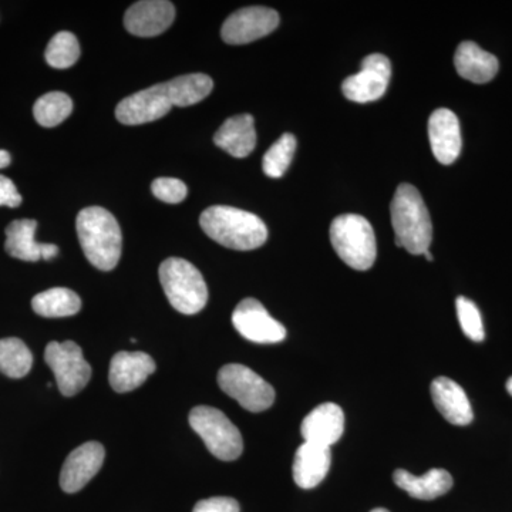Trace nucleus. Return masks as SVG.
I'll list each match as a JSON object with an SVG mask.
<instances>
[{"mask_svg": "<svg viewBox=\"0 0 512 512\" xmlns=\"http://www.w3.org/2000/svg\"><path fill=\"white\" fill-rule=\"evenodd\" d=\"M200 224L208 237L235 251H252L268 239V228L261 218L225 205H215L202 212Z\"/></svg>", "mask_w": 512, "mask_h": 512, "instance_id": "obj_1", "label": "nucleus"}, {"mask_svg": "<svg viewBox=\"0 0 512 512\" xmlns=\"http://www.w3.org/2000/svg\"><path fill=\"white\" fill-rule=\"evenodd\" d=\"M76 229L87 261L100 271H113L123 248V235L113 214L101 207L84 208L77 215Z\"/></svg>", "mask_w": 512, "mask_h": 512, "instance_id": "obj_2", "label": "nucleus"}, {"mask_svg": "<svg viewBox=\"0 0 512 512\" xmlns=\"http://www.w3.org/2000/svg\"><path fill=\"white\" fill-rule=\"evenodd\" d=\"M390 210L397 247L412 255H423L429 251L433 241V222L417 188L410 184L399 185Z\"/></svg>", "mask_w": 512, "mask_h": 512, "instance_id": "obj_3", "label": "nucleus"}, {"mask_svg": "<svg viewBox=\"0 0 512 512\" xmlns=\"http://www.w3.org/2000/svg\"><path fill=\"white\" fill-rule=\"evenodd\" d=\"M330 242L339 258L356 271H367L376 262L377 244L372 225L365 217L345 214L330 225Z\"/></svg>", "mask_w": 512, "mask_h": 512, "instance_id": "obj_4", "label": "nucleus"}, {"mask_svg": "<svg viewBox=\"0 0 512 512\" xmlns=\"http://www.w3.org/2000/svg\"><path fill=\"white\" fill-rule=\"evenodd\" d=\"M160 282L171 306L184 315H195L208 302L204 276L183 258L165 259L160 266Z\"/></svg>", "mask_w": 512, "mask_h": 512, "instance_id": "obj_5", "label": "nucleus"}, {"mask_svg": "<svg viewBox=\"0 0 512 512\" xmlns=\"http://www.w3.org/2000/svg\"><path fill=\"white\" fill-rule=\"evenodd\" d=\"M190 424L218 460L234 461L241 457L244 451L241 431L221 410L210 406L194 407Z\"/></svg>", "mask_w": 512, "mask_h": 512, "instance_id": "obj_6", "label": "nucleus"}, {"mask_svg": "<svg viewBox=\"0 0 512 512\" xmlns=\"http://www.w3.org/2000/svg\"><path fill=\"white\" fill-rule=\"evenodd\" d=\"M218 384L222 392L237 400L248 412H265L275 402L274 387L244 365L232 363L222 367Z\"/></svg>", "mask_w": 512, "mask_h": 512, "instance_id": "obj_7", "label": "nucleus"}, {"mask_svg": "<svg viewBox=\"0 0 512 512\" xmlns=\"http://www.w3.org/2000/svg\"><path fill=\"white\" fill-rule=\"evenodd\" d=\"M45 360L63 396L72 397L82 392L92 377V367L84 359L82 348L72 340L50 342L45 350Z\"/></svg>", "mask_w": 512, "mask_h": 512, "instance_id": "obj_8", "label": "nucleus"}, {"mask_svg": "<svg viewBox=\"0 0 512 512\" xmlns=\"http://www.w3.org/2000/svg\"><path fill=\"white\" fill-rule=\"evenodd\" d=\"M392 77V64L386 56L370 55L362 63L359 73L348 77L342 84L346 99L355 103H372L382 99Z\"/></svg>", "mask_w": 512, "mask_h": 512, "instance_id": "obj_9", "label": "nucleus"}, {"mask_svg": "<svg viewBox=\"0 0 512 512\" xmlns=\"http://www.w3.org/2000/svg\"><path fill=\"white\" fill-rule=\"evenodd\" d=\"M232 323L239 335L259 345H274L286 338V329L282 323L272 318L265 306L254 298L239 302Z\"/></svg>", "mask_w": 512, "mask_h": 512, "instance_id": "obj_10", "label": "nucleus"}, {"mask_svg": "<svg viewBox=\"0 0 512 512\" xmlns=\"http://www.w3.org/2000/svg\"><path fill=\"white\" fill-rule=\"evenodd\" d=\"M279 25V15L274 9L251 6L232 13L222 25V40L228 45H247L271 35Z\"/></svg>", "mask_w": 512, "mask_h": 512, "instance_id": "obj_11", "label": "nucleus"}, {"mask_svg": "<svg viewBox=\"0 0 512 512\" xmlns=\"http://www.w3.org/2000/svg\"><path fill=\"white\" fill-rule=\"evenodd\" d=\"M173 109L165 84H156L120 101L116 109L117 120L126 126H140L167 116Z\"/></svg>", "mask_w": 512, "mask_h": 512, "instance_id": "obj_12", "label": "nucleus"}, {"mask_svg": "<svg viewBox=\"0 0 512 512\" xmlns=\"http://www.w3.org/2000/svg\"><path fill=\"white\" fill-rule=\"evenodd\" d=\"M106 451L97 441H89L77 447L64 461L60 473V487L64 493H77L90 483L103 467Z\"/></svg>", "mask_w": 512, "mask_h": 512, "instance_id": "obj_13", "label": "nucleus"}, {"mask_svg": "<svg viewBox=\"0 0 512 512\" xmlns=\"http://www.w3.org/2000/svg\"><path fill=\"white\" fill-rule=\"evenodd\" d=\"M174 18L173 3L165 0H143L128 8L124 15V26L131 35L154 37L170 28Z\"/></svg>", "mask_w": 512, "mask_h": 512, "instance_id": "obj_14", "label": "nucleus"}, {"mask_svg": "<svg viewBox=\"0 0 512 512\" xmlns=\"http://www.w3.org/2000/svg\"><path fill=\"white\" fill-rule=\"evenodd\" d=\"M345 431V413L338 404L323 403L302 421L301 433L305 443L330 448L338 443Z\"/></svg>", "mask_w": 512, "mask_h": 512, "instance_id": "obj_15", "label": "nucleus"}, {"mask_svg": "<svg viewBox=\"0 0 512 512\" xmlns=\"http://www.w3.org/2000/svg\"><path fill=\"white\" fill-rule=\"evenodd\" d=\"M154 372H156V362L147 353L120 352L111 359L110 386L117 393L133 392Z\"/></svg>", "mask_w": 512, "mask_h": 512, "instance_id": "obj_16", "label": "nucleus"}, {"mask_svg": "<svg viewBox=\"0 0 512 512\" xmlns=\"http://www.w3.org/2000/svg\"><path fill=\"white\" fill-rule=\"evenodd\" d=\"M431 151L439 163L453 164L461 153L460 121L456 114L448 109H439L431 114L429 120Z\"/></svg>", "mask_w": 512, "mask_h": 512, "instance_id": "obj_17", "label": "nucleus"}, {"mask_svg": "<svg viewBox=\"0 0 512 512\" xmlns=\"http://www.w3.org/2000/svg\"><path fill=\"white\" fill-rule=\"evenodd\" d=\"M431 399L441 416L454 426H468L474 419L470 400L463 387L448 377H437L433 380Z\"/></svg>", "mask_w": 512, "mask_h": 512, "instance_id": "obj_18", "label": "nucleus"}, {"mask_svg": "<svg viewBox=\"0 0 512 512\" xmlns=\"http://www.w3.org/2000/svg\"><path fill=\"white\" fill-rule=\"evenodd\" d=\"M332 464L330 448L303 443L293 460V480L303 490L318 487L328 476Z\"/></svg>", "mask_w": 512, "mask_h": 512, "instance_id": "obj_19", "label": "nucleus"}, {"mask_svg": "<svg viewBox=\"0 0 512 512\" xmlns=\"http://www.w3.org/2000/svg\"><path fill=\"white\" fill-rule=\"evenodd\" d=\"M394 484L417 500H436L453 488V477L443 468H433L423 476H414L406 470H396Z\"/></svg>", "mask_w": 512, "mask_h": 512, "instance_id": "obj_20", "label": "nucleus"}, {"mask_svg": "<svg viewBox=\"0 0 512 512\" xmlns=\"http://www.w3.org/2000/svg\"><path fill=\"white\" fill-rule=\"evenodd\" d=\"M214 143L232 157H248L256 146L254 117L239 114L225 120L220 130L215 133Z\"/></svg>", "mask_w": 512, "mask_h": 512, "instance_id": "obj_21", "label": "nucleus"}, {"mask_svg": "<svg viewBox=\"0 0 512 512\" xmlns=\"http://www.w3.org/2000/svg\"><path fill=\"white\" fill-rule=\"evenodd\" d=\"M454 66L458 74L468 82L484 84L491 82L498 73V59L485 52L474 42H463L457 47Z\"/></svg>", "mask_w": 512, "mask_h": 512, "instance_id": "obj_22", "label": "nucleus"}, {"mask_svg": "<svg viewBox=\"0 0 512 512\" xmlns=\"http://www.w3.org/2000/svg\"><path fill=\"white\" fill-rule=\"evenodd\" d=\"M37 222L35 220H16L6 228V252L20 261L37 262L43 259L45 244L36 242Z\"/></svg>", "mask_w": 512, "mask_h": 512, "instance_id": "obj_23", "label": "nucleus"}, {"mask_svg": "<svg viewBox=\"0 0 512 512\" xmlns=\"http://www.w3.org/2000/svg\"><path fill=\"white\" fill-rule=\"evenodd\" d=\"M164 84L173 107L194 106L214 89L211 77L202 73L185 74Z\"/></svg>", "mask_w": 512, "mask_h": 512, "instance_id": "obj_24", "label": "nucleus"}, {"mask_svg": "<svg viewBox=\"0 0 512 512\" xmlns=\"http://www.w3.org/2000/svg\"><path fill=\"white\" fill-rule=\"evenodd\" d=\"M32 308L43 318H66L82 309V299L72 289H47L32 299Z\"/></svg>", "mask_w": 512, "mask_h": 512, "instance_id": "obj_25", "label": "nucleus"}, {"mask_svg": "<svg viewBox=\"0 0 512 512\" xmlns=\"http://www.w3.org/2000/svg\"><path fill=\"white\" fill-rule=\"evenodd\" d=\"M33 366V355L18 338L0 339V373L10 379H22Z\"/></svg>", "mask_w": 512, "mask_h": 512, "instance_id": "obj_26", "label": "nucleus"}, {"mask_svg": "<svg viewBox=\"0 0 512 512\" xmlns=\"http://www.w3.org/2000/svg\"><path fill=\"white\" fill-rule=\"evenodd\" d=\"M73 101L62 92L47 93L33 106V116L42 127L52 128L62 124L72 114Z\"/></svg>", "mask_w": 512, "mask_h": 512, "instance_id": "obj_27", "label": "nucleus"}, {"mask_svg": "<svg viewBox=\"0 0 512 512\" xmlns=\"http://www.w3.org/2000/svg\"><path fill=\"white\" fill-rule=\"evenodd\" d=\"M46 62L55 69H69L80 57L77 37L70 32H59L47 45Z\"/></svg>", "mask_w": 512, "mask_h": 512, "instance_id": "obj_28", "label": "nucleus"}, {"mask_svg": "<svg viewBox=\"0 0 512 512\" xmlns=\"http://www.w3.org/2000/svg\"><path fill=\"white\" fill-rule=\"evenodd\" d=\"M296 151V138L292 134H284L274 146L266 151L262 160V170L271 178H281L288 171Z\"/></svg>", "mask_w": 512, "mask_h": 512, "instance_id": "obj_29", "label": "nucleus"}, {"mask_svg": "<svg viewBox=\"0 0 512 512\" xmlns=\"http://www.w3.org/2000/svg\"><path fill=\"white\" fill-rule=\"evenodd\" d=\"M458 322L464 335L473 342H483L485 338L483 318L476 303L464 296H458L456 301Z\"/></svg>", "mask_w": 512, "mask_h": 512, "instance_id": "obj_30", "label": "nucleus"}, {"mask_svg": "<svg viewBox=\"0 0 512 512\" xmlns=\"http://www.w3.org/2000/svg\"><path fill=\"white\" fill-rule=\"evenodd\" d=\"M151 191H153L154 197L168 204H178L183 202L187 197L188 190L187 185L177 178L163 177L154 180L151 184Z\"/></svg>", "mask_w": 512, "mask_h": 512, "instance_id": "obj_31", "label": "nucleus"}, {"mask_svg": "<svg viewBox=\"0 0 512 512\" xmlns=\"http://www.w3.org/2000/svg\"><path fill=\"white\" fill-rule=\"evenodd\" d=\"M237 500L231 497H212L195 504L192 512H239Z\"/></svg>", "mask_w": 512, "mask_h": 512, "instance_id": "obj_32", "label": "nucleus"}, {"mask_svg": "<svg viewBox=\"0 0 512 512\" xmlns=\"http://www.w3.org/2000/svg\"><path fill=\"white\" fill-rule=\"evenodd\" d=\"M22 204V195L10 178L0 175V207L18 208Z\"/></svg>", "mask_w": 512, "mask_h": 512, "instance_id": "obj_33", "label": "nucleus"}, {"mask_svg": "<svg viewBox=\"0 0 512 512\" xmlns=\"http://www.w3.org/2000/svg\"><path fill=\"white\" fill-rule=\"evenodd\" d=\"M57 254H59V248L56 245L45 244V247H43V259H46V261L55 258Z\"/></svg>", "mask_w": 512, "mask_h": 512, "instance_id": "obj_34", "label": "nucleus"}, {"mask_svg": "<svg viewBox=\"0 0 512 512\" xmlns=\"http://www.w3.org/2000/svg\"><path fill=\"white\" fill-rule=\"evenodd\" d=\"M10 161H12V158H10L8 151L0 150V168L8 167Z\"/></svg>", "mask_w": 512, "mask_h": 512, "instance_id": "obj_35", "label": "nucleus"}, {"mask_svg": "<svg viewBox=\"0 0 512 512\" xmlns=\"http://www.w3.org/2000/svg\"><path fill=\"white\" fill-rule=\"evenodd\" d=\"M507 392L511 394L512 396V377H510V379H508V382H507Z\"/></svg>", "mask_w": 512, "mask_h": 512, "instance_id": "obj_36", "label": "nucleus"}, {"mask_svg": "<svg viewBox=\"0 0 512 512\" xmlns=\"http://www.w3.org/2000/svg\"><path fill=\"white\" fill-rule=\"evenodd\" d=\"M423 255H424V256H426L427 261H430V262H431V261H433V259H434V258H433V255H431V254H430V251H426V252H424V254H423Z\"/></svg>", "mask_w": 512, "mask_h": 512, "instance_id": "obj_37", "label": "nucleus"}, {"mask_svg": "<svg viewBox=\"0 0 512 512\" xmlns=\"http://www.w3.org/2000/svg\"><path fill=\"white\" fill-rule=\"evenodd\" d=\"M370 512H390V511H387L386 508H375V510H372Z\"/></svg>", "mask_w": 512, "mask_h": 512, "instance_id": "obj_38", "label": "nucleus"}]
</instances>
